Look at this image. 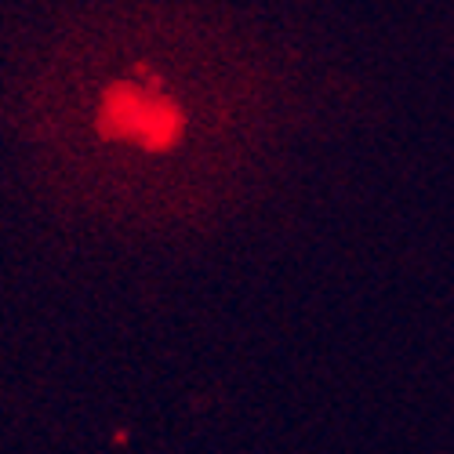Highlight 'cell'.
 I'll return each instance as SVG.
<instances>
[{"label":"cell","instance_id":"6da1fadb","mask_svg":"<svg viewBox=\"0 0 454 454\" xmlns=\"http://www.w3.org/2000/svg\"><path fill=\"white\" fill-rule=\"evenodd\" d=\"M98 128L106 138H131L145 149H168L182 135V113L160 95H145L135 84H117L102 98Z\"/></svg>","mask_w":454,"mask_h":454}]
</instances>
